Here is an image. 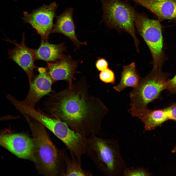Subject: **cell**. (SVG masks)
<instances>
[{
    "label": "cell",
    "mask_w": 176,
    "mask_h": 176,
    "mask_svg": "<svg viewBox=\"0 0 176 176\" xmlns=\"http://www.w3.org/2000/svg\"><path fill=\"white\" fill-rule=\"evenodd\" d=\"M124 176H150L151 173L146 169L140 167L136 169L126 168L123 171Z\"/></svg>",
    "instance_id": "18"
},
{
    "label": "cell",
    "mask_w": 176,
    "mask_h": 176,
    "mask_svg": "<svg viewBox=\"0 0 176 176\" xmlns=\"http://www.w3.org/2000/svg\"><path fill=\"white\" fill-rule=\"evenodd\" d=\"M92 133L86 137V153L105 175L120 176L126 168L117 141L97 136Z\"/></svg>",
    "instance_id": "3"
},
{
    "label": "cell",
    "mask_w": 176,
    "mask_h": 176,
    "mask_svg": "<svg viewBox=\"0 0 176 176\" xmlns=\"http://www.w3.org/2000/svg\"><path fill=\"white\" fill-rule=\"evenodd\" d=\"M5 40L15 45L13 49L8 51V57L24 71L30 83L34 77L33 71L36 68L34 64L36 60L33 49L28 47L25 45L24 33H23L22 41L20 43H18L15 39L11 41L7 37Z\"/></svg>",
    "instance_id": "9"
},
{
    "label": "cell",
    "mask_w": 176,
    "mask_h": 176,
    "mask_svg": "<svg viewBox=\"0 0 176 176\" xmlns=\"http://www.w3.org/2000/svg\"><path fill=\"white\" fill-rule=\"evenodd\" d=\"M166 108L168 112L169 120L176 121V102L171 104Z\"/></svg>",
    "instance_id": "21"
},
{
    "label": "cell",
    "mask_w": 176,
    "mask_h": 176,
    "mask_svg": "<svg viewBox=\"0 0 176 176\" xmlns=\"http://www.w3.org/2000/svg\"><path fill=\"white\" fill-rule=\"evenodd\" d=\"M31 130L34 145L35 161L38 173L45 176H65V150L58 149L54 144L45 127L37 120L22 114Z\"/></svg>",
    "instance_id": "2"
},
{
    "label": "cell",
    "mask_w": 176,
    "mask_h": 176,
    "mask_svg": "<svg viewBox=\"0 0 176 176\" xmlns=\"http://www.w3.org/2000/svg\"><path fill=\"white\" fill-rule=\"evenodd\" d=\"M128 0H100L103 12L101 22H104L109 29H115L130 34L139 53L140 42L136 36L134 22L135 10Z\"/></svg>",
    "instance_id": "4"
},
{
    "label": "cell",
    "mask_w": 176,
    "mask_h": 176,
    "mask_svg": "<svg viewBox=\"0 0 176 176\" xmlns=\"http://www.w3.org/2000/svg\"><path fill=\"white\" fill-rule=\"evenodd\" d=\"M77 65V61L72 60L69 55H65L56 61L47 63L46 68L53 83L58 80H65L71 89L73 80L76 79L74 74L80 73L76 71Z\"/></svg>",
    "instance_id": "11"
},
{
    "label": "cell",
    "mask_w": 176,
    "mask_h": 176,
    "mask_svg": "<svg viewBox=\"0 0 176 176\" xmlns=\"http://www.w3.org/2000/svg\"><path fill=\"white\" fill-rule=\"evenodd\" d=\"M121 77L119 83L113 87L116 90L121 92L127 87L134 88L137 86L140 77L137 72L134 62L123 67Z\"/></svg>",
    "instance_id": "16"
},
{
    "label": "cell",
    "mask_w": 176,
    "mask_h": 176,
    "mask_svg": "<svg viewBox=\"0 0 176 176\" xmlns=\"http://www.w3.org/2000/svg\"><path fill=\"white\" fill-rule=\"evenodd\" d=\"M99 77L101 81L105 83H115V78L114 73L108 68L101 71Z\"/></svg>",
    "instance_id": "19"
},
{
    "label": "cell",
    "mask_w": 176,
    "mask_h": 176,
    "mask_svg": "<svg viewBox=\"0 0 176 176\" xmlns=\"http://www.w3.org/2000/svg\"><path fill=\"white\" fill-rule=\"evenodd\" d=\"M0 145L19 158L35 161L33 139L25 134L0 135Z\"/></svg>",
    "instance_id": "8"
},
{
    "label": "cell",
    "mask_w": 176,
    "mask_h": 176,
    "mask_svg": "<svg viewBox=\"0 0 176 176\" xmlns=\"http://www.w3.org/2000/svg\"><path fill=\"white\" fill-rule=\"evenodd\" d=\"M142 5L160 20L176 19V0H143Z\"/></svg>",
    "instance_id": "14"
},
{
    "label": "cell",
    "mask_w": 176,
    "mask_h": 176,
    "mask_svg": "<svg viewBox=\"0 0 176 176\" xmlns=\"http://www.w3.org/2000/svg\"><path fill=\"white\" fill-rule=\"evenodd\" d=\"M174 149H175V150L176 151V145L174 147Z\"/></svg>",
    "instance_id": "23"
},
{
    "label": "cell",
    "mask_w": 176,
    "mask_h": 176,
    "mask_svg": "<svg viewBox=\"0 0 176 176\" xmlns=\"http://www.w3.org/2000/svg\"><path fill=\"white\" fill-rule=\"evenodd\" d=\"M66 170L65 176H91L93 174L90 171L83 169L81 165L75 157L70 159L66 153L65 156Z\"/></svg>",
    "instance_id": "17"
},
{
    "label": "cell",
    "mask_w": 176,
    "mask_h": 176,
    "mask_svg": "<svg viewBox=\"0 0 176 176\" xmlns=\"http://www.w3.org/2000/svg\"><path fill=\"white\" fill-rule=\"evenodd\" d=\"M39 74L34 76L31 83L28 94L22 102L29 107L35 108L36 103L43 97L52 92L53 82L46 68L39 67Z\"/></svg>",
    "instance_id": "10"
},
{
    "label": "cell",
    "mask_w": 176,
    "mask_h": 176,
    "mask_svg": "<svg viewBox=\"0 0 176 176\" xmlns=\"http://www.w3.org/2000/svg\"><path fill=\"white\" fill-rule=\"evenodd\" d=\"M135 27L148 47L152 60V69L162 70L165 59L161 25L159 21L151 19L146 14L135 10Z\"/></svg>",
    "instance_id": "5"
},
{
    "label": "cell",
    "mask_w": 176,
    "mask_h": 176,
    "mask_svg": "<svg viewBox=\"0 0 176 176\" xmlns=\"http://www.w3.org/2000/svg\"><path fill=\"white\" fill-rule=\"evenodd\" d=\"M74 10L73 8L69 7L60 15L56 16V21L51 33H59L64 35L70 39L78 48L80 45H87V44L86 42L79 41L76 35L73 18Z\"/></svg>",
    "instance_id": "13"
},
{
    "label": "cell",
    "mask_w": 176,
    "mask_h": 176,
    "mask_svg": "<svg viewBox=\"0 0 176 176\" xmlns=\"http://www.w3.org/2000/svg\"><path fill=\"white\" fill-rule=\"evenodd\" d=\"M57 7L54 2L49 5H44L30 13L24 11L23 20L36 30L42 39L48 40L54 24L53 21L56 17Z\"/></svg>",
    "instance_id": "7"
},
{
    "label": "cell",
    "mask_w": 176,
    "mask_h": 176,
    "mask_svg": "<svg viewBox=\"0 0 176 176\" xmlns=\"http://www.w3.org/2000/svg\"><path fill=\"white\" fill-rule=\"evenodd\" d=\"M168 75L162 70L152 69L146 76L140 78L137 86L130 92L131 108L142 109L159 98L161 92L166 89Z\"/></svg>",
    "instance_id": "6"
},
{
    "label": "cell",
    "mask_w": 176,
    "mask_h": 176,
    "mask_svg": "<svg viewBox=\"0 0 176 176\" xmlns=\"http://www.w3.org/2000/svg\"><path fill=\"white\" fill-rule=\"evenodd\" d=\"M166 89L171 94H176V75L172 79L168 80Z\"/></svg>",
    "instance_id": "20"
},
{
    "label": "cell",
    "mask_w": 176,
    "mask_h": 176,
    "mask_svg": "<svg viewBox=\"0 0 176 176\" xmlns=\"http://www.w3.org/2000/svg\"><path fill=\"white\" fill-rule=\"evenodd\" d=\"M88 86L81 78L60 92L49 95L44 102L50 113L65 123L75 132L87 137L99 133L108 110L100 99L89 93Z\"/></svg>",
    "instance_id": "1"
},
{
    "label": "cell",
    "mask_w": 176,
    "mask_h": 176,
    "mask_svg": "<svg viewBox=\"0 0 176 176\" xmlns=\"http://www.w3.org/2000/svg\"><path fill=\"white\" fill-rule=\"evenodd\" d=\"M108 64L107 61L104 59L100 58L96 62V66L97 69L101 71L108 68Z\"/></svg>",
    "instance_id": "22"
},
{
    "label": "cell",
    "mask_w": 176,
    "mask_h": 176,
    "mask_svg": "<svg viewBox=\"0 0 176 176\" xmlns=\"http://www.w3.org/2000/svg\"><path fill=\"white\" fill-rule=\"evenodd\" d=\"M64 42L57 44L48 42V40L42 39L39 47L33 49L36 60H41L48 63L56 61L63 57L66 52Z\"/></svg>",
    "instance_id": "15"
},
{
    "label": "cell",
    "mask_w": 176,
    "mask_h": 176,
    "mask_svg": "<svg viewBox=\"0 0 176 176\" xmlns=\"http://www.w3.org/2000/svg\"><path fill=\"white\" fill-rule=\"evenodd\" d=\"M25 113L50 130L62 142L64 140L70 129L65 123L51 114L46 113L39 108L36 109L28 107Z\"/></svg>",
    "instance_id": "12"
}]
</instances>
